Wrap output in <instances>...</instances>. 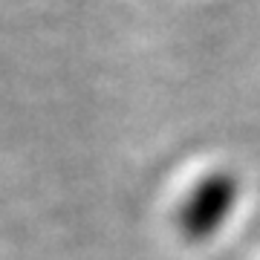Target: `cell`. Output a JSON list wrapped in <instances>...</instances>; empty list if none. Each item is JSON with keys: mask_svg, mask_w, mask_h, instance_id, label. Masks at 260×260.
<instances>
[{"mask_svg": "<svg viewBox=\"0 0 260 260\" xmlns=\"http://www.w3.org/2000/svg\"><path fill=\"white\" fill-rule=\"evenodd\" d=\"M240 191L229 174H208L185 194L177 211L182 232L194 240H205L220 232L237 208Z\"/></svg>", "mask_w": 260, "mask_h": 260, "instance_id": "1", "label": "cell"}]
</instances>
